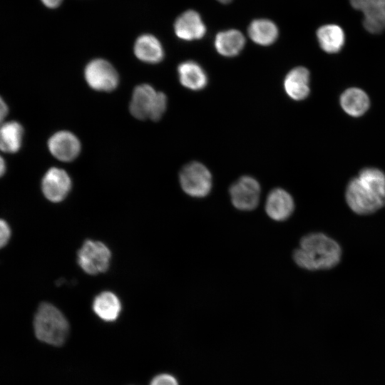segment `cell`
Returning a JSON list of instances; mask_svg holds the SVG:
<instances>
[{
	"label": "cell",
	"mask_w": 385,
	"mask_h": 385,
	"mask_svg": "<svg viewBox=\"0 0 385 385\" xmlns=\"http://www.w3.org/2000/svg\"><path fill=\"white\" fill-rule=\"evenodd\" d=\"M341 255L339 244L332 238L322 232H310L301 237L292 257L299 267L316 271L332 268Z\"/></svg>",
	"instance_id": "obj_1"
},
{
	"label": "cell",
	"mask_w": 385,
	"mask_h": 385,
	"mask_svg": "<svg viewBox=\"0 0 385 385\" xmlns=\"http://www.w3.org/2000/svg\"><path fill=\"white\" fill-rule=\"evenodd\" d=\"M36 338L50 345L61 346L66 340L69 326L62 312L51 304L39 305L34 319Z\"/></svg>",
	"instance_id": "obj_2"
},
{
	"label": "cell",
	"mask_w": 385,
	"mask_h": 385,
	"mask_svg": "<svg viewBox=\"0 0 385 385\" xmlns=\"http://www.w3.org/2000/svg\"><path fill=\"white\" fill-rule=\"evenodd\" d=\"M167 107V98L162 92H157L148 84L135 88L130 103V111L135 118L144 120H159Z\"/></svg>",
	"instance_id": "obj_3"
},
{
	"label": "cell",
	"mask_w": 385,
	"mask_h": 385,
	"mask_svg": "<svg viewBox=\"0 0 385 385\" xmlns=\"http://www.w3.org/2000/svg\"><path fill=\"white\" fill-rule=\"evenodd\" d=\"M179 181L183 190L196 198L207 197L212 188V177L208 168L199 162L185 165L180 170Z\"/></svg>",
	"instance_id": "obj_4"
},
{
	"label": "cell",
	"mask_w": 385,
	"mask_h": 385,
	"mask_svg": "<svg viewBox=\"0 0 385 385\" xmlns=\"http://www.w3.org/2000/svg\"><path fill=\"white\" fill-rule=\"evenodd\" d=\"M346 200L349 207L360 215L373 213L385 202L384 198L358 177L351 180L347 185Z\"/></svg>",
	"instance_id": "obj_5"
},
{
	"label": "cell",
	"mask_w": 385,
	"mask_h": 385,
	"mask_svg": "<svg viewBox=\"0 0 385 385\" xmlns=\"http://www.w3.org/2000/svg\"><path fill=\"white\" fill-rule=\"evenodd\" d=\"M228 192L231 203L235 209L250 212L259 205L261 186L253 177L243 175L230 185Z\"/></svg>",
	"instance_id": "obj_6"
},
{
	"label": "cell",
	"mask_w": 385,
	"mask_h": 385,
	"mask_svg": "<svg viewBox=\"0 0 385 385\" xmlns=\"http://www.w3.org/2000/svg\"><path fill=\"white\" fill-rule=\"evenodd\" d=\"M111 254L101 242L86 240L78 252V263L90 274L103 272L109 267Z\"/></svg>",
	"instance_id": "obj_7"
},
{
	"label": "cell",
	"mask_w": 385,
	"mask_h": 385,
	"mask_svg": "<svg viewBox=\"0 0 385 385\" xmlns=\"http://www.w3.org/2000/svg\"><path fill=\"white\" fill-rule=\"evenodd\" d=\"M85 79L88 86L98 91H111L119 82L115 68L106 60L94 59L85 68Z\"/></svg>",
	"instance_id": "obj_8"
},
{
	"label": "cell",
	"mask_w": 385,
	"mask_h": 385,
	"mask_svg": "<svg viewBox=\"0 0 385 385\" xmlns=\"http://www.w3.org/2000/svg\"><path fill=\"white\" fill-rule=\"evenodd\" d=\"M294 210V198L286 190L275 188L267 194L265 211L271 220L276 222L286 221L293 215Z\"/></svg>",
	"instance_id": "obj_9"
},
{
	"label": "cell",
	"mask_w": 385,
	"mask_h": 385,
	"mask_svg": "<svg viewBox=\"0 0 385 385\" xmlns=\"http://www.w3.org/2000/svg\"><path fill=\"white\" fill-rule=\"evenodd\" d=\"M44 196L53 202L62 201L70 192L71 180L68 173L58 168H50L44 175L41 183Z\"/></svg>",
	"instance_id": "obj_10"
},
{
	"label": "cell",
	"mask_w": 385,
	"mask_h": 385,
	"mask_svg": "<svg viewBox=\"0 0 385 385\" xmlns=\"http://www.w3.org/2000/svg\"><path fill=\"white\" fill-rule=\"evenodd\" d=\"M350 3L364 14L366 31L379 34L385 29V0H350Z\"/></svg>",
	"instance_id": "obj_11"
},
{
	"label": "cell",
	"mask_w": 385,
	"mask_h": 385,
	"mask_svg": "<svg viewBox=\"0 0 385 385\" xmlns=\"http://www.w3.org/2000/svg\"><path fill=\"white\" fill-rule=\"evenodd\" d=\"M48 146L56 158L64 162L74 160L81 151V143L78 138L66 130L53 134L48 140Z\"/></svg>",
	"instance_id": "obj_12"
},
{
	"label": "cell",
	"mask_w": 385,
	"mask_h": 385,
	"mask_svg": "<svg viewBox=\"0 0 385 385\" xmlns=\"http://www.w3.org/2000/svg\"><path fill=\"white\" fill-rule=\"evenodd\" d=\"M174 31L179 38L193 41L202 38L205 36L206 26L197 11L187 10L176 19Z\"/></svg>",
	"instance_id": "obj_13"
},
{
	"label": "cell",
	"mask_w": 385,
	"mask_h": 385,
	"mask_svg": "<svg viewBox=\"0 0 385 385\" xmlns=\"http://www.w3.org/2000/svg\"><path fill=\"white\" fill-rule=\"evenodd\" d=\"M309 71L302 66L292 69L285 76L284 87L287 94L292 99L300 101L309 93Z\"/></svg>",
	"instance_id": "obj_14"
},
{
	"label": "cell",
	"mask_w": 385,
	"mask_h": 385,
	"mask_svg": "<svg viewBox=\"0 0 385 385\" xmlns=\"http://www.w3.org/2000/svg\"><path fill=\"white\" fill-rule=\"evenodd\" d=\"M134 53L138 59L148 63H158L164 56L160 42L151 34H143L137 38L134 45Z\"/></svg>",
	"instance_id": "obj_15"
},
{
	"label": "cell",
	"mask_w": 385,
	"mask_h": 385,
	"mask_svg": "<svg viewBox=\"0 0 385 385\" xmlns=\"http://www.w3.org/2000/svg\"><path fill=\"white\" fill-rule=\"evenodd\" d=\"M245 44V36L236 29L220 31L215 38V49L220 55L226 57H232L239 54Z\"/></svg>",
	"instance_id": "obj_16"
},
{
	"label": "cell",
	"mask_w": 385,
	"mask_h": 385,
	"mask_svg": "<svg viewBox=\"0 0 385 385\" xmlns=\"http://www.w3.org/2000/svg\"><path fill=\"white\" fill-rule=\"evenodd\" d=\"M180 82L187 88L197 91L207 83V76L203 68L196 62L188 61L178 68Z\"/></svg>",
	"instance_id": "obj_17"
},
{
	"label": "cell",
	"mask_w": 385,
	"mask_h": 385,
	"mask_svg": "<svg viewBox=\"0 0 385 385\" xmlns=\"http://www.w3.org/2000/svg\"><path fill=\"white\" fill-rule=\"evenodd\" d=\"M340 104L347 114L358 117L368 110L370 103L367 94L363 90L350 88L342 94Z\"/></svg>",
	"instance_id": "obj_18"
},
{
	"label": "cell",
	"mask_w": 385,
	"mask_h": 385,
	"mask_svg": "<svg viewBox=\"0 0 385 385\" xmlns=\"http://www.w3.org/2000/svg\"><path fill=\"white\" fill-rule=\"evenodd\" d=\"M247 31L251 40L261 46L272 44L277 40L279 33L277 25L266 19L253 20L250 24Z\"/></svg>",
	"instance_id": "obj_19"
},
{
	"label": "cell",
	"mask_w": 385,
	"mask_h": 385,
	"mask_svg": "<svg viewBox=\"0 0 385 385\" xmlns=\"http://www.w3.org/2000/svg\"><path fill=\"white\" fill-rule=\"evenodd\" d=\"M93 309L96 314L106 322L115 321L121 311L118 297L111 292H103L94 299Z\"/></svg>",
	"instance_id": "obj_20"
},
{
	"label": "cell",
	"mask_w": 385,
	"mask_h": 385,
	"mask_svg": "<svg viewBox=\"0 0 385 385\" xmlns=\"http://www.w3.org/2000/svg\"><path fill=\"white\" fill-rule=\"evenodd\" d=\"M317 36L322 49L327 53L338 52L344 43V34L341 27L334 24L321 26Z\"/></svg>",
	"instance_id": "obj_21"
},
{
	"label": "cell",
	"mask_w": 385,
	"mask_h": 385,
	"mask_svg": "<svg viewBox=\"0 0 385 385\" xmlns=\"http://www.w3.org/2000/svg\"><path fill=\"white\" fill-rule=\"evenodd\" d=\"M24 130L20 123L9 121L0 124V150L16 153L21 145Z\"/></svg>",
	"instance_id": "obj_22"
},
{
	"label": "cell",
	"mask_w": 385,
	"mask_h": 385,
	"mask_svg": "<svg viewBox=\"0 0 385 385\" xmlns=\"http://www.w3.org/2000/svg\"><path fill=\"white\" fill-rule=\"evenodd\" d=\"M358 178L385 199V175L382 171L366 168L361 170Z\"/></svg>",
	"instance_id": "obj_23"
},
{
	"label": "cell",
	"mask_w": 385,
	"mask_h": 385,
	"mask_svg": "<svg viewBox=\"0 0 385 385\" xmlns=\"http://www.w3.org/2000/svg\"><path fill=\"white\" fill-rule=\"evenodd\" d=\"M150 385H178V383L173 376L160 374L152 379Z\"/></svg>",
	"instance_id": "obj_24"
},
{
	"label": "cell",
	"mask_w": 385,
	"mask_h": 385,
	"mask_svg": "<svg viewBox=\"0 0 385 385\" xmlns=\"http://www.w3.org/2000/svg\"><path fill=\"white\" fill-rule=\"evenodd\" d=\"M11 237V229L9 224L0 219V248L4 247Z\"/></svg>",
	"instance_id": "obj_25"
},
{
	"label": "cell",
	"mask_w": 385,
	"mask_h": 385,
	"mask_svg": "<svg viewBox=\"0 0 385 385\" xmlns=\"http://www.w3.org/2000/svg\"><path fill=\"white\" fill-rule=\"evenodd\" d=\"M8 113V108L4 101L0 97V124Z\"/></svg>",
	"instance_id": "obj_26"
},
{
	"label": "cell",
	"mask_w": 385,
	"mask_h": 385,
	"mask_svg": "<svg viewBox=\"0 0 385 385\" xmlns=\"http://www.w3.org/2000/svg\"><path fill=\"white\" fill-rule=\"evenodd\" d=\"M63 0H41L42 3L47 7L54 9L58 7Z\"/></svg>",
	"instance_id": "obj_27"
},
{
	"label": "cell",
	"mask_w": 385,
	"mask_h": 385,
	"mask_svg": "<svg viewBox=\"0 0 385 385\" xmlns=\"http://www.w3.org/2000/svg\"><path fill=\"white\" fill-rule=\"evenodd\" d=\"M6 170V165L4 159L0 155V177L2 176Z\"/></svg>",
	"instance_id": "obj_28"
},
{
	"label": "cell",
	"mask_w": 385,
	"mask_h": 385,
	"mask_svg": "<svg viewBox=\"0 0 385 385\" xmlns=\"http://www.w3.org/2000/svg\"><path fill=\"white\" fill-rule=\"evenodd\" d=\"M217 1L221 4H227L231 3L232 0H217Z\"/></svg>",
	"instance_id": "obj_29"
}]
</instances>
